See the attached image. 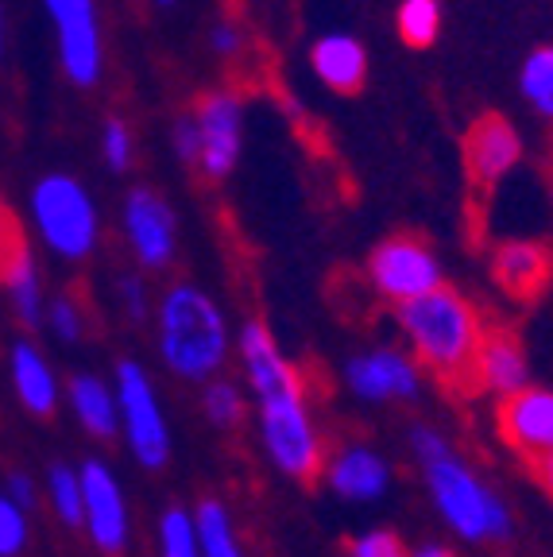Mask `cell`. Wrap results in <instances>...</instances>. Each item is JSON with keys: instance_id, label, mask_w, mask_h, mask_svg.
<instances>
[{"instance_id": "74e56055", "label": "cell", "mask_w": 553, "mask_h": 557, "mask_svg": "<svg viewBox=\"0 0 553 557\" xmlns=\"http://www.w3.org/2000/svg\"><path fill=\"white\" fill-rule=\"evenodd\" d=\"M4 47H9V24H4V4H0V59H4Z\"/></svg>"}, {"instance_id": "52a82bcc", "label": "cell", "mask_w": 553, "mask_h": 557, "mask_svg": "<svg viewBox=\"0 0 553 557\" xmlns=\"http://www.w3.org/2000/svg\"><path fill=\"white\" fill-rule=\"evenodd\" d=\"M364 275H368L376 295L395 310L445 287V263H441L438 248L415 233L383 236L364 260Z\"/></svg>"}, {"instance_id": "d6a6232c", "label": "cell", "mask_w": 553, "mask_h": 557, "mask_svg": "<svg viewBox=\"0 0 553 557\" xmlns=\"http://www.w3.org/2000/svg\"><path fill=\"white\" fill-rule=\"evenodd\" d=\"M206 47L213 59L221 62H236L244 51H248V35H244V27L236 24V20H217L213 27H209L206 35Z\"/></svg>"}, {"instance_id": "603a6c76", "label": "cell", "mask_w": 553, "mask_h": 557, "mask_svg": "<svg viewBox=\"0 0 553 557\" xmlns=\"http://www.w3.org/2000/svg\"><path fill=\"white\" fill-rule=\"evenodd\" d=\"M44 499L51 507L54 519L66 531H82V511H86V496H82V472L78 465L54 461L44 476Z\"/></svg>"}, {"instance_id": "f546056e", "label": "cell", "mask_w": 553, "mask_h": 557, "mask_svg": "<svg viewBox=\"0 0 553 557\" xmlns=\"http://www.w3.org/2000/svg\"><path fill=\"white\" fill-rule=\"evenodd\" d=\"M113 298L121 306V313L132 325L151 322V310H156V295H151V283H147L144 271H121L113 278Z\"/></svg>"}, {"instance_id": "8992f818", "label": "cell", "mask_w": 553, "mask_h": 557, "mask_svg": "<svg viewBox=\"0 0 553 557\" xmlns=\"http://www.w3.org/2000/svg\"><path fill=\"white\" fill-rule=\"evenodd\" d=\"M113 392L116 407H121V442L128 449V457L144 472L167 469L171 465L174 434L163 395H159L151 372L136 357H121L113 364Z\"/></svg>"}, {"instance_id": "d6986e66", "label": "cell", "mask_w": 553, "mask_h": 557, "mask_svg": "<svg viewBox=\"0 0 553 557\" xmlns=\"http://www.w3.org/2000/svg\"><path fill=\"white\" fill-rule=\"evenodd\" d=\"M492 275L511 298L530 302L553 278V248L534 236H507L492 248Z\"/></svg>"}, {"instance_id": "1f68e13d", "label": "cell", "mask_w": 553, "mask_h": 557, "mask_svg": "<svg viewBox=\"0 0 553 557\" xmlns=\"http://www.w3.org/2000/svg\"><path fill=\"white\" fill-rule=\"evenodd\" d=\"M410 546L403 542V534L391 531V527H372V531H360L348 539L345 557H407Z\"/></svg>"}, {"instance_id": "7402d4cb", "label": "cell", "mask_w": 553, "mask_h": 557, "mask_svg": "<svg viewBox=\"0 0 553 557\" xmlns=\"http://www.w3.org/2000/svg\"><path fill=\"white\" fill-rule=\"evenodd\" d=\"M194 519H198V534H201V557H248L225 499L217 496L198 499L194 504Z\"/></svg>"}, {"instance_id": "8fae6325", "label": "cell", "mask_w": 553, "mask_h": 557, "mask_svg": "<svg viewBox=\"0 0 553 557\" xmlns=\"http://www.w3.org/2000/svg\"><path fill=\"white\" fill-rule=\"evenodd\" d=\"M191 113L201 139L198 174L206 183H225L244 156V121H248L244 94L233 86H213L194 101Z\"/></svg>"}, {"instance_id": "ffe728a7", "label": "cell", "mask_w": 553, "mask_h": 557, "mask_svg": "<svg viewBox=\"0 0 553 557\" xmlns=\"http://www.w3.org/2000/svg\"><path fill=\"white\" fill-rule=\"evenodd\" d=\"M62 403L82 426V434H89L94 442H116L121 437V407H116L113 375L82 368L62 387Z\"/></svg>"}, {"instance_id": "7a4b0ae2", "label": "cell", "mask_w": 553, "mask_h": 557, "mask_svg": "<svg viewBox=\"0 0 553 557\" xmlns=\"http://www.w3.org/2000/svg\"><path fill=\"white\" fill-rule=\"evenodd\" d=\"M407 449L418 469V480L426 487V499H430L433 515L450 531L453 542L472 549H492L507 546L515 539V531H519L515 507L453 445V437L445 430L418 422V426H410Z\"/></svg>"}, {"instance_id": "d590c367", "label": "cell", "mask_w": 553, "mask_h": 557, "mask_svg": "<svg viewBox=\"0 0 553 557\" xmlns=\"http://www.w3.org/2000/svg\"><path fill=\"white\" fill-rule=\"evenodd\" d=\"M407 557H460L457 549L450 546V542H441V539H422L410 546Z\"/></svg>"}, {"instance_id": "30bf717a", "label": "cell", "mask_w": 553, "mask_h": 557, "mask_svg": "<svg viewBox=\"0 0 553 557\" xmlns=\"http://www.w3.org/2000/svg\"><path fill=\"white\" fill-rule=\"evenodd\" d=\"M341 383L364 407H403V403L422 399L426 372L415 364L407 348L368 345L341 364Z\"/></svg>"}, {"instance_id": "8d00e7d4", "label": "cell", "mask_w": 553, "mask_h": 557, "mask_svg": "<svg viewBox=\"0 0 553 557\" xmlns=\"http://www.w3.org/2000/svg\"><path fill=\"white\" fill-rule=\"evenodd\" d=\"M530 469H534V480H538V487H542V496L553 504V453L542 457V461H534Z\"/></svg>"}, {"instance_id": "6da1fadb", "label": "cell", "mask_w": 553, "mask_h": 557, "mask_svg": "<svg viewBox=\"0 0 553 557\" xmlns=\"http://www.w3.org/2000/svg\"><path fill=\"white\" fill-rule=\"evenodd\" d=\"M233 357L241 364L244 392L251 395L256 442H260L268 465L294 484L318 480L329 445L310 407L303 368L286 357L271 325L260 318H248L236 330Z\"/></svg>"}, {"instance_id": "4fadbf2b", "label": "cell", "mask_w": 553, "mask_h": 557, "mask_svg": "<svg viewBox=\"0 0 553 557\" xmlns=\"http://www.w3.org/2000/svg\"><path fill=\"white\" fill-rule=\"evenodd\" d=\"M0 287L9 298L12 318L24 330H44V310L51 298L44 287V268H39V256H35L24 225L9 209H0Z\"/></svg>"}, {"instance_id": "7c38bea8", "label": "cell", "mask_w": 553, "mask_h": 557, "mask_svg": "<svg viewBox=\"0 0 553 557\" xmlns=\"http://www.w3.org/2000/svg\"><path fill=\"white\" fill-rule=\"evenodd\" d=\"M82 472V534L101 557H124L132 546V507L121 476L105 457H86L78 465Z\"/></svg>"}, {"instance_id": "ac0fdd59", "label": "cell", "mask_w": 553, "mask_h": 557, "mask_svg": "<svg viewBox=\"0 0 553 557\" xmlns=\"http://www.w3.org/2000/svg\"><path fill=\"white\" fill-rule=\"evenodd\" d=\"M9 383L16 392V403L32 418H51L62 407V387L51 357L44 352V345L32 337H16L9 345Z\"/></svg>"}, {"instance_id": "836d02e7", "label": "cell", "mask_w": 553, "mask_h": 557, "mask_svg": "<svg viewBox=\"0 0 553 557\" xmlns=\"http://www.w3.org/2000/svg\"><path fill=\"white\" fill-rule=\"evenodd\" d=\"M171 151L182 166H194L198 171V156H201V139H198V124L194 113H179L171 121Z\"/></svg>"}, {"instance_id": "60d3db41", "label": "cell", "mask_w": 553, "mask_h": 557, "mask_svg": "<svg viewBox=\"0 0 553 557\" xmlns=\"http://www.w3.org/2000/svg\"><path fill=\"white\" fill-rule=\"evenodd\" d=\"M0 318H4V310H0Z\"/></svg>"}, {"instance_id": "4dcf8cb0", "label": "cell", "mask_w": 553, "mask_h": 557, "mask_svg": "<svg viewBox=\"0 0 553 557\" xmlns=\"http://www.w3.org/2000/svg\"><path fill=\"white\" fill-rule=\"evenodd\" d=\"M32 542V511L0 492V557H20Z\"/></svg>"}, {"instance_id": "f35d334b", "label": "cell", "mask_w": 553, "mask_h": 557, "mask_svg": "<svg viewBox=\"0 0 553 557\" xmlns=\"http://www.w3.org/2000/svg\"><path fill=\"white\" fill-rule=\"evenodd\" d=\"M151 4H156V9H174L179 0H151Z\"/></svg>"}, {"instance_id": "ab89813d", "label": "cell", "mask_w": 553, "mask_h": 557, "mask_svg": "<svg viewBox=\"0 0 553 557\" xmlns=\"http://www.w3.org/2000/svg\"><path fill=\"white\" fill-rule=\"evenodd\" d=\"M550 186H553V144H550Z\"/></svg>"}, {"instance_id": "9a60e30c", "label": "cell", "mask_w": 553, "mask_h": 557, "mask_svg": "<svg viewBox=\"0 0 553 557\" xmlns=\"http://www.w3.org/2000/svg\"><path fill=\"white\" fill-rule=\"evenodd\" d=\"M495 430L503 445L527 465L542 461L553 453V387L530 383L527 392L500 399L495 410Z\"/></svg>"}, {"instance_id": "5bb4252c", "label": "cell", "mask_w": 553, "mask_h": 557, "mask_svg": "<svg viewBox=\"0 0 553 557\" xmlns=\"http://www.w3.org/2000/svg\"><path fill=\"white\" fill-rule=\"evenodd\" d=\"M329 496L348 507H376L391 496L395 487V469H391L388 453L376 449L372 442H341L337 449L325 453L321 465Z\"/></svg>"}, {"instance_id": "3957f363", "label": "cell", "mask_w": 553, "mask_h": 557, "mask_svg": "<svg viewBox=\"0 0 553 557\" xmlns=\"http://www.w3.org/2000/svg\"><path fill=\"white\" fill-rule=\"evenodd\" d=\"M151 333L163 372L194 387H206L217 375H225L236 348V330L225 306L191 278H174L159 290Z\"/></svg>"}, {"instance_id": "9c48e42d", "label": "cell", "mask_w": 553, "mask_h": 557, "mask_svg": "<svg viewBox=\"0 0 553 557\" xmlns=\"http://www.w3.org/2000/svg\"><path fill=\"white\" fill-rule=\"evenodd\" d=\"M54 35L62 78L74 89H97L105 78V24L101 0H44Z\"/></svg>"}, {"instance_id": "44dd1931", "label": "cell", "mask_w": 553, "mask_h": 557, "mask_svg": "<svg viewBox=\"0 0 553 557\" xmlns=\"http://www.w3.org/2000/svg\"><path fill=\"white\" fill-rule=\"evenodd\" d=\"M310 70L325 89L353 97L368 82V47L348 32H325L310 44Z\"/></svg>"}, {"instance_id": "f1b7e54d", "label": "cell", "mask_w": 553, "mask_h": 557, "mask_svg": "<svg viewBox=\"0 0 553 557\" xmlns=\"http://www.w3.org/2000/svg\"><path fill=\"white\" fill-rule=\"evenodd\" d=\"M97 148H101V163L113 174H128L136 163V128H132L124 116H105L101 136H97Z\"/></svg>"}, {"instance_id": "cb8c5ba5", "label": "cell", "mask_w": 553, "mask_h": 557, "mask_svg": "<svg viewBox=\"0 0 553 557\" xmlns=\"http://www.w3.org/2000/svg\"><path fill=\"white\" fill-rule=\"evenodd\" d=\"M519 97L542 124H553V44L527 51L519 66Z\"/></svg>"}, {"instance_id": "d4e9b609", "label": "cell", "mask_w": 553, "mask_h": 557, "mask_svg": "<svg viewBox=\"0 0 553 557\" xmlns=\"http://www.w3.org/2000/svg\"><path fill=\"white\" fill-rule=\"evenodd\" d=\"M198 403H201V418L213 430H236L248 418V392H244V383L229 380V375H217L213 383H206Z\"/></svg>"}, {"instance_id": "ba28073f", "label": "cell", "mask_w": 553, "mask_h": 557, "mask_svg": "<svg viewBox=\"0 0 553 557\" xmlns=\"http://www.w3.org/2000/svg\"><path fill=\"white\" fill-rule=\"evenodd\" d=\"M121 244L128 248L132 263L144 275H163L179 260V213L163 190L136 183L121 198Z\"/></svg>"}, {"instance_id": "277c9868", "label": "cell", "mask_w": 553, "mask_h": 557, "mask_svg": "<svg viewBox=\"0 0 553 557\" xmlns=\"http://www.w3.org/2000/svg\"><path fill=\"white\" fill-rule=\"evenodd\" d=\"M395 330L403 337V348L426 375L450 383V387H465L472 380L476 352H480L488 325L472 298L445 283L415 302L398 306Z\"/></svg>"}, {"instance_id": "2e32d148", "label": "cell", "mask_w": 553, "mask_h": 557, "mask_svg": "<svg viewBox=\"0 0 553 557\" xmlns=\"http://www.w3.org/2000/svg\"><path fill=\"white\" fill-rule=\"evenodd\" d=\"M527 156L519 128L503 113L476 116L472 128L465 132V171L480 190H492L507 178Z\"/></svg>"}, {"instance_id": "5b68a950", "label": "cell", "mask_w": 553, "mask_h": 557, "mask_svg": "<svg viewBox=\"0 0 553 557\" xmlns=\"http://www.w3.org/2000/svg\"><path fill=\"white\" fill-rule=\"evenodd\" d=\"M27 228L39 248L62 263H86L97 256L105 236L101 206L94 190L70 171L39 174L27 190Z\"/></svg>"}, {"instance_id": "4316f807", "label": "cell", "mask_w": 553, "mask_h": 557, "mask_svg": "<svg viewBox=\"0 0 553 557\" xmlns=\"http://www.w3.org/2000/svg\"><path fill=\"white\" fill-rule=\"evenodd\" d=\"M441 0H398L395 9V32L398 39L415 51H426L441 39Z\"/></svg>"}, {"instance_id": "e0dca14e", "label": "cell", "mask_w": 553, "mask_h": 557, "mask_svg": "<svg viewBox=\"0 0 553 557\" xmlns=\"http://www.w3.org/2000/svg\"><path fill=\"white\" fill-rule=\"evenodd\" d=\"M472 383L480 392L495 395V399H511V395L527 392L530 383V352L515 330H488L480 341L472 364Z\"/></svg>"}, {"instance_id": "e575fe53", "label": "cell", "mask_w": 553, "mask_h": 557, "mask_svg": "<svg viewBox=\"0 0 553 557\" xmlns=\"http://www.w3.org/2000/svg\"><path fill=\"white\" fill-rule=\"evenodd\" d=\"M0 492H4L12 504L24 507V511H35V504H39V496H44V487L35 484V476L24 469H12L9 476H4V487H0Z\"/></svg>"}, {"instance_id": "484cf974", "label": "cell", "mask_w": 553, "mask_h": 557, "mask_svg": "<svg viewBox=\"0 0 553 557\" xmlns=\"http://www.w3.org/2000/svg\"><path fill=\"white\" fill-rule=\"evenodd\" d=\"M156 557H201V534L194 507L171 504L156 522Z\"/></svg>"}, {"instance_id": "83f0119b", "label": "cell", "mask_w": 553, "mask_h": 557, "mask_svg": "<svg viewBox=\"0 0 553 557\" xmlns=\"http://www.w3.org/2000/svg\"><path fill=\"white\" fill-rule=\"evenodd\" d=\"M44 330H47V337H54L59 345H82L89 330V313H86V306H82V298L70 295V290H59V295L47 298Z\"/></svg>"}]
</instances>
